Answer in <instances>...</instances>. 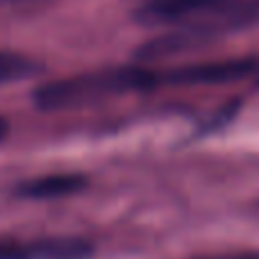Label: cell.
I'll list each match as a JSON object with an SVG mask.
<instances>
[{
  "instance_id": "1",
  "label": "cell",
  "mask_w": 259,
  "mask_h": 259,
  "mask_svg": "<svg viewBox=\"0 0 259 259\" xmlns=\"http://www.w3.org/2000/svg\"><path fill=\"white\" fill-rule=\"evenodd\" d=\"M143 27H170L139 48V59H157L196 50L202 44L259 23V0H146L132 12Z\"/></svg>"
},
{
  "instance_id": "2",
  "label": "cell",
  "mask_w": 259,
  "mask_h": 259,
  "mask_svg": "<svg viewBox=\"0 0 259 259\" xmlns=\"http://www.w3.org/2000/svg\"><path fill=\"white\" fill-rule=\"evenodd\" d=\"M152 89H159L157 68H150L146 64H130V66L98 68V71L44 82L34 89L32 100L44 112H64V109L91 107V105Z\"/></svg>"
},
{
  "instance_id": "3",
  "label": "cell",
  "mask_w": 259,
  "mask_h": 259,
  "mask_svg": "<svg viewBox=\"0 0 259 259\" xmlns=\"http://www.w3.org/2000/svg\"><path fill=\"white\" fill-rule=\"evenodd\" d=\"M259 73L257 59H219L157 68L159 87H221L250 80Z\"/></svg>"
},
{
  "instance_id": "4",
  "label": "cell",
  "mask_w": 259,
  "mask_h": 259,
  "mask_svg": "<svg viewBox=\"0 0 259 259\" xmlns=\"http://www.w3.org/2000/svg\"><path fill=\"white\" fill-rule=\"evenodd\" d=\"M94 246L77 237L0 241V259H91Z\"/></svg>"
},
{
  "instance_id": "5",
  "label": "cell",
  "mask_w": 259,
  "mask_h": 259,
  "mask_svg": "<svg viewBox=\"0 0 259 259\" xmlns=\"http://www.w3.org/2000/svg\"><path fill=\"white\" fill-rule=\"evenodd\" d=\"M87 187V180L75 173H53L18 184L16 196L27 200H55V198L73 196Z\"/></svg>"
},
{
  "instance_id": "6",
  "label": "cell",
  "mask_w": 259,
  "mask_h": 259,
  "mask_svg": "<svg viewBox=\"0 0 259 259\" xmlns=\"http://www.w3.org/2000/svg\"><path fill=\"white\" fill-rule=\"evenodd\" d=\"M41 71L44 66L36 59L23 53H14V50H0V84L23 82L32 75H39Z\"/></svg>"
},
{
  "instance_id": "7",
  "label": "cell",
  "mask_w": 259,
  "mask_h": 259,
  "mask_svg": "<svg viewBox=\"0 0 259 259\" xmlns=\"http://www.w3.org/2000/svg\"><path fill=\"white\" fill-rule=\"evenodd\" d=\"M196 259H259V250H239V252H225V255L196 257Z\"/></svg>"
},
{
  "instance_id": "8",
  "label": "cell",
  "mask_w": 259,
  "mask_h": 259,
  "mask_svg": "<svg viewBox=\"0 0 259 259\" xmlns=\"http://www.w3.org/2000/svg\"><path fill=\"white\" fill-rule=\"evenodd\" d=\"M7 130H9V125H7V121H5L3 116H0V141H3L5 137H7Z\"/></svg>"
},
{
  "instance_id": "9",
  "label": "cell",
  "mask_w": 259,
  "mask_h": 259,
  "mask_svg": "<svg viewBox=\"0 0 259 259\" xmlns=\"http://www.w3.org/2000/svg\"><path fill=\"white\" fill-rule=\"evenodd\" d=\"M18 3H27V0H0V5H18Z\"/></svg>"
},
{
  "instance_id": "10",
  "label": "cell",
  "mask_w": 259,
  "mask_h": 259,
  "mask_svg": "<svg viewBox=\"0 0 259 259\" xmlns=\"http://www.w3.org/2000/svg\"><path fill=\"white\" fill-rule=\"evenodd\" d=\"M139 3H146V0H137V5H139Z\"/></svg>"
}]
</instances>
